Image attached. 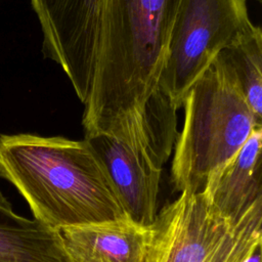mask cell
<instances>
[{"instance_id": "cell-1", "label": "cell", "mask_w": 262, "mask_h": 262, "mask_svg": "<svg viewBox=\"0 0 262 262\" xmlns=\"http://www.w3.org/2000/svg\"><path fill=\"white\" fill-rule=\"evenodd\" d=\"M181 0H101L95 73L82 126L140 146L144 108L159 88Z\"/></svg>"}, {"instance_id": "cell-2", "label": "cell", "mask_w": 262, "mask_h": 262, "mask_svg": "<svg viewBox=\"0 0 262 262\" xmlns=\"http://www.w3.org/2000/svg\"><path fill=\"white\" fill-rule=\"evenodd\" d=\"M0 177L24 196L35 219L55 230L129 219L85 139L0 134Z\"/></svg>"}, {"instance_id": "cell-3", "label": "cell", "mask_w": 262, "mask_h": 262, "mask_svg": "<svg viewBox=\"0 0 262 262\" xmlns=\"http://www.w3.org/2000/svg\"><path fill=\"white\" fill-rule=\"evenodd\" d=\"M182 106L184 122L174 144L171 182L179 193L201 192L262 122L237 88L212 66L187 91Z\"/></svg>"}, {"instance_id": "cell-4", "label": "cell", "mask_w": 262, "mask_h": 262, "mask_svg": "<svg viewBox=\"0 0 262 262\" xmlns=\"http://www.w3.org/2000/svg\"><path fill=\"white\" fill-rule=\"evenodd\" d=\"M260 243L262 201L231 221L204 192L183 191L157 214L147 262H245Z\"/></svg>"}, {"instance_id": "cell-5", "label": "cell", "mask_w": 262, "mask_h": 262, "mask_svg": "<svg viewBox=\"0 0 262 262\" xmlns=\"http://www.w3.org/2000/svg\"><path fill=\"white\" fill-rule=\"evenodd\" d=\"M254 27L245 0H181L160 88L179 108L187 91L217 54L243 39Z\"/></svg>"}, {"instance_id": "cell-6", "label": "cell", "mask_w": 262, "mask_h": 262, "mask_svg": "<svg viewBox=\"0 0 262 262\" xmlns=\"http://www.w3.org/2000/svg\"><path fill=\"white\" fill-rule=\"evenodd\" d=\"M31 4L41 26L44 56L62 69L85 104L96 67L101 0H31Z\"/></svg>"}, {"instance_id": "cell-7", "label": "cell", "mask_w": 262, "mask_h": 262, "mask_svg": "<svg viewBox=\"0 0 262 262\" xmlns=\"http://www.w3.org/2000/svg\"><path fill=\"white\" fill-rule=\"evenodd\" d=\"M84 139L104 167L127 217L140 225L152 224L158 214L163 169L141 149L121 138L94 134Z\"/></svg>"}, {"instance_id": "cell-8", "label": "cell", "mask_w": 262, "mask_h": 262, "mask_svg": "<svg viewBox=\"0 0 262 262\" xmlns=\"http://www.w3.org/2000/svg\"><path fill=\"white\" fill-rule=\"evenodd\" d=\"M57 231L69 262H147L151 224L121 219Z\"/></svg>"}, {"instance_id": "cell-9", "label": "cell", "mask_w": 262, "mask_h": 262, "mask_svg": "<svg viewBox=\"0 0 262 262\" xmlns=\"http://www.w3.org/2000/svg\"><path fill=\"white\" fill-rule=\"evenodd\" d=\"M262 126L255 128L238 152L214 172L202 192L224 218L239 220L262 201Z\"/></svg>"}, {"instance_id": "cell-10", "label": "cell", "mask_w": 262, "mask_h": 262, "mask_svg": "<svg viewBox=\"0 0 262 262\" xmlns=\"http://www.w3.org/2000/svg\"><path fill=\"white\" fill-rule=\"evenodd\" d=\"M0 262H69L59 232L17 215L1 191Z\"/></svg>"}, {"instance_id": "cell-11", "label": "cell", "mask_w": 262, "mask_h": 262, "mask_svg": "<svg viewBox=\"0 0 262 262\" xmlns=\"http://www.w3.org/2000/svg\"><path fill=\"white\" fill-rule=\"evenodd\" d=\"M212 67L241 92L254 116L262 122V32L254 29L238 42L221 50Z\"/></svg>"}, {"instance_id": "cell-12", "label": "cell", "mask_w": 262, "mask_h": 262, "mask_svg": "<svg viewBox=\"0 0 262 262\" xmlns=\"http://www.w3.org/2000/svg\"><path fill=\"white\" fill-rule=\"evenodd\" d=\"M177 110L160 86L144 108L140 147L161 169L169 160L178 135Z\"/></svg>"}, {"instance_id": "cell-13", "label": "cell", "mask_w": 262, "mask_h": 262, "mask_svg": "<svg viewBox=\"0 0 262 262\" xmlns=\"http://www.w3.org/2000/svg\"><path fill=\"white\" fill-rule=\"evenodd\" d=\"M261 248H262V243L258 244L251 254L248 256V258L245 260V262H262L261 261Z\"/></svg>"}, {"instance_id": "cell-14", "label": "cell", "mask_w": 262, "mask_h": 262, "mask_svg": "<svg viewBox=\"0 0 262 262\" xmlns=\"http://www.w3.org/2000/svg\"><path fill=\"white\" fill-rule=\"evenodd\" d=\"M245 1H246V2H247V1H257V2H261L262 0H245Z\"/></svg>"}]
</instances>
